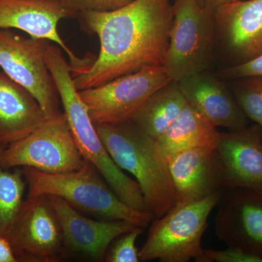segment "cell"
<instances>
[{
    "mask_svg": "<svg viewBox=\"0 0 262 262\" xmlns=\"http://www.w3.org/2000/svg\"><path fill=\"white\" fill-rule=\"evenodd\" d=\"M78 15L84 30L100 41L92 66L73 77L78 91L145 67H163L173 22L170 0H132L118 9Z\"/></svg>",
    "mask_w": 262,
    "mask_h": 262,
    "instance_id": "cell-1",
    "label": "cell"
},
{
    "mask_svg": "<svg viewBox=\"0 0 262 262\" xmlns=\"http://www.w3.org/2000/svg\"><path fill=\"white\" fill-rule=\"evenodd\" d=\"M46 58L59 94L63 113L80 154L94 165L122 202L138 211H146L145 201L139 184L124 173L114 161L98 135L87 106L76 88L70 63L65 59L61 48L50 43Z\"/></svg>",
    "mask_w": 262,
    "mask_h": 262,
    "instance_id": "cell-2",
    "label": "cell"
},
{
    "mask_svg": "<svg viewBox=\"0 0 262 262\" xmlns=\"http://www.w3.org/2000/svg\"><path fill=\"white\" fill-rule=\"evenodd\" d=\"M98 135L114 161L136 178L146 211L160 218L175 205L176 191L168 160L156 139L130 120L116 124H95Z\"/></svg>",
    "mask_w": 262,
    "mask_h": 262,
    "instance_id": "cell-3",
    "label": "cell"
},
{
    "mask_svg": "<svg viewBox=\"0 0 262 262\" xmlns=\"http://www.w3.org/2000/svg\"><path fill=\"white\" fill-rule=\"evenodd\" d=\"M21 170L28 185V198L59 196L77 210L106 220L125 221L143 228L155 220L149 212L138 211L122 202L89 162L70 173H48L29 167Z\"/></svg>",
    "mask_w": 262,
    "mask_h": 262,
    "instance_id": "cell-4",
    "label": "cell"
},
{
    "mask_svg": "<svg viewBox=\"0 0 262 262\" xmlns=\"http://www.w3.org/2000/svg\"><path fill=\"white\" fill-rule=\"evenodd\" d=\"M225 189L201 201L175 203L151 222L147 238L139 250L140 261L207 262L202 237L208 220Z\"/></svg>",
    "mask_w": 262,
    "mask_h": 262,
    "instance_id": "cell-5",
    "label": "cell"
},
{
    "mask_svg": "<svg viewBox=\"0 0 262 262\" xmlns=\"http://www.w3.org/2000/svg\"><path fill=\"white\" fill-rule=\"evenodd\" d=\"M163 67L170 80L210 70L216 46L214 12L196 0H175Z\"/></svg>",
    "mask_w": 262,
    "mask_h": 262,
    "instance_id": "cell-6",
    "label": "cell"
},
{
    "mask_svg": "<svg viewBox=\"0 0 262 262\" xmlns=\"http://www.w3.org/2000/svg\"><path fill=\"white\" fill-rule=\"evenodd\" d=\"M85 162L63 112L0 149V165L5 169L29 167L45 173H66L80 170Z\"/></svg>",
    "mask_w": 262,
    "mask_h": 262,
    "instance_id": "cell-7",
    "label": "cell"
},
{
    "mask_svg": "<svg viewBox=\"0 0 262 262\" xmlns=\"http://www.w3.org/2000/svg\"><path fill=\"white\" fill-rule=\"evenodd\" d=\"M49 43L22 37L13 29H0V68L34 96L47 118L62 113L59 94L46 63Z\"/></svg>",
    "mask_w": 262,
    "mask_h": 262,
    "instance_id": "cell-8",
    "label": "cell"
},
{
    "mask_svg": "<svg viewBox=\"0 0 262 262\" xmlns=\"http://www.w3.org/2000/svg\"><path fill=\"white\" fill-rule=\"evenodd\" d=\"M163 67H149L79 91L94 124L130 120L153 93L171 82Z\"/></svg>",
    "mask_w": 262,
    "mask_h": 262,
    "instance_id": "cell-9",
    "label": "cell"
},
{
    "mask_svg": "<svg viewBox=\"0 0 262 262\" xmlns=\"http://www.w3.org/2000/svg\"><path fill=\"white\" fill-rule=\"evenodd\" d=\"M5 237L18 261H58L67 254L61 225L48 196L27 198Z\"/></svg>",
    "mask_w": 262,
    "mask_h": 262,
    "instance_id": "cell-10",
    "label": "cell"
},
{
    "mask_svg": "<svg viewBox=\"0 0 262 262\" xmlns=\"http://www.w3.org/2000/svg\"><path fill=\"white\" fill-rule=\"evenodd\" d=\"M72 16L60 0H0V29L22 31L29 37L55 43L69 57L74 77L89 70L96 56H76L62 39L58 24Z\"/></svg>",
    "mask_w": 262,
    "mask_h": 262,
    "instance_id": "cell-11",
    "label": "cell"
},
{
    "mask_svg": "<svg viewBox=\"0 0 262 262\" xmlns=\"http://www.w3.org/2000/svg\"><path fill=\"white\" fill-rule=\"evenodd\" d=\"M216 207L217 238L229 247L262 257V190L225 188Z\"/></svg>",
    "mask_w": 262,
    "mask_h": 262,
    "instance_id": "cell-12",
    "label": "cell"
},
{
    "mask_svg": "<svg viewBox=\"0 0 262 262\" xmlns=\"http://www.w3.org/2000/svg\"><path fill=\"white\" fill-rule=\"evenodd\" d=\"M221 187L262 190V128L257 124L220 133L214 147Z\"/></svg>",
    "mask_w": 262,
    "mask_h": 262,
    "instance_id": "cell-13",
    "label": "cell"
},
{
    "mask_svg": "<svg viewBox=\"0 0 262 262\" xmlns=\"http://www.w3.org/2000/svg\"><path fill=\"white\" fill-rule=\"evenodd\" d=\"M216 44L230 66L262 55V0H237L214 10Z\"/></svg>",
    "mask_w": 262,
    "mask_h": 262,
    "instance_id": "cell-14",
    "label": "cell"
},
{
    "mask_svg": "<svg viewBox=\"0 0 262 262\" xmlns=\"http://www.w3.org/2000/svg\"><path fill=\"white\" fill-rule=\"evenodd\" d=\"M48 198L61 225L67 252L104 260L113 241L138 227L125 221L90 220L59 196Z\"/></svg>",
    "mask_w": 262,
    "mask_h": 262,
    "instance_id": "cell-15",
    "label": "cell"
},
{
    "mask_svg": "<svg viewBox=\"0 0 262 262\" xmlns=\"http://www.w3.org/2000/svg\"><path fill=\"white\" fill-rule=\"evenodd\" d=\"M177 82L188 104L214 126L237 130L249 125L231 89L210 70Z\"/></svg>",
    "mask_w": 262,
    "mask_h": 262,
    "instance_id": "cell-16",
    "label": "cell"
},
{
    "mask_svg": "<svg viewBox=\"0 0 262 262\" xmlns=\"http://www.w3.org/2000/svg\"><path fill=\"white\" fill-rule=\"evenodd\" d=\"M214 146L192 148L168 160L176 191V203L201 201L221 187L214 158Z\"/></svg>",
    "mask_w": 262,
    "mask_h": 262,
    "instance_id": "cell-17",
    "label": "cell"
},
{
    "mask_svg": "<svg viewBox=\"0 0 262 262\" xmlns=\"http://www.w3.org/2000/svg\"><path fill=\"white\" fill-rule=\"evenodd\" d=\"M47 119L34 96L0 72V145L28 136Z\"/></svg>",
    "mask_w": 262,
    "mask_h": 262,
    "instance_id": "cell-18",
    "label": "cell"
},
{
    "mask_svg": "<svg viewBox=\"0 0 262 262\" xmlns=\"http://www.w3.org/2000/svg\"><path fill=\"white\" fill-rule=\"evenodd\" d=\"M220 133L216 127L187 103L156 142L168 160L184 150L215 146Z\"/></svg>",
    "mask_w": 262,
    "mask_h": 262,
    "instance_id": "cell-19",
    "label": "cell"
},
{
    "mask_svg": "<svg viewBox=\"0 0 262 262\" xmlns=\"http://www.w3.org/2000/svg\"><path fill=\"white\" fill-rule=\"evenodd\" d=\"M187 103L178 82L171 81L153 93L129 120L157 139L173 123Z\"/></svg>",
    "mask_w": 262,
    "mask_h": 262,
    "instance_id": "cell-20",
    "label": "cell"
},
{
    "mask_svg": "<svg viewBox=\"0 0 262 262\" xmlns=\"http://www.w3.org/2000/svg\"><path fill=\"white\" fill-rule=\"evenodd\" d=\"M26 184L21 169L10 171L0 165V235L8 234L21 210Z\"/></svg>",
    "mask_w": 262,
    "mask_h": 262,
    "instance_id": "cell-21",
    "label": "cell"
},
{
    "mask_svg": "<svg viewBox=\"0 0 262 262\" xmlns=\"http://www.w3.org/2000/svg\"><path fill=\"white\" fill-rule=\"evenodd\" d=\"M230 89L248 120L262 128V76L234 80Z\"/></svg>",
    "mask_w": 262,
    "mask_h": 262,
    "instance_id": "cell-22",
    "label": "cell"
},
{
    "mask_svg": "<svg viewBox=\"0 0 262 262\" xmlns=\"http://www.w3.org/2000/svg\"><path fill=\"white\" fill-rule=\"evenodd\" d=\"M144 228L136 227L132 230L121 234L113 241L108 248L104 261L107 262H139V250L136 246L139 236Z\"/></svg>",
    "mask_w": 262,
    "mask_h": 262,
    "instance_id": "cell-23",
    "label": "cell"
},
{
    "mask_svg": "<svg viewBox=\"0 0 262 262\" xmlns=\"http://www.w3.org/2000/svg\"><path fill=\"white\" fill-rule=\"evenodd\" d=\"M72 15L87 11H110L118 9L132 0H60Z\"/></svg>",
    "mask_w": 262,
    "mask_h": 262,
    "instance_id": "cell-24",
    "label": "cell"
},
{
    "mask_svg": "<svg viewBox=\"0 0 262 262\" xmlns=\"http://www.w3.org/2000/svg\"><path fill=\"white\" fill-rule=\"evenodd\" d=\"M207 262H262L261 256L229 247L225 250L205 249Z\"/></svg>",
    "mask_w": 262,
    "mask_h": 262,
    "instance_id": "cell-25",
    "label": "cell"
},
{
    "mask_svg": "<svg viewBox=\"0 0 262 262\" xmlns=\"http://www.w3.org/2000/svg\"><path fill=\"white\" fill-rule=\"evenodd\" d=\"M253 76H262V55L246 63L229 66L219 72L220 78L227 80H237Z\"/></svg>",
    "mask_w": 262,
    "mask_h": 262,
    "instance_id": "cell-26",
    "label": "cell"
},
{
    "mask_svg": "<svg viewBox=\"0 0 262 262\" xmlns=\"http://www.w3.org/2000/svg\"><path fill=\"white\" fill-rule=\"evenodd\" d=\"M9 239L0 235V262H18Z\"/></svg>",
    "mask_w": 262,
    "mask_h": 262,
    "instance_id": "cell-27",
    "label": "cell"
},
{
    "mask_svg": "<svg viewBox=\"0 0 262 262\" xmlns=\"http://www.w3.org/2000/svg\"><path fill=\"white\" fill-rule=\"evenodd\" d=\"M196 1L204 8H208V9L214 12V10H216L219 7L227 4V3L237 1V0H196Z\"/></svg>",
    "mask_w": 262,
    "mask_h": 262,
    "instance_id": "cell-28",
    "label": "cell"
},
{
    "mask_svg": "<svg viewBox=\"0 0 262 262\" xmlns=\"http://www.w3.org/2000/svg\"><path fill=\"white\" fill-rule=\"evenodd\" d=\"M3 146L0 145V149H1L2 147H3Z\"/></svg>",
    "mask_w": 262,
    "mask_h": 262,
    "instance_id": "cell-29",
    "label": "cell"
}]
</instances>
